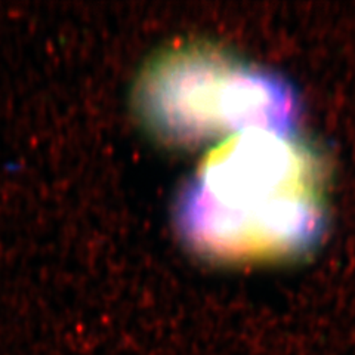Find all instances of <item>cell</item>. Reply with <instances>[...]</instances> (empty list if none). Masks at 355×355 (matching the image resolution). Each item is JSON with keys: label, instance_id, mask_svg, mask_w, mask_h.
I'll return each instance as SVG.
<instances>
[{"label": "cell", "instance_id": "obj_2", "mask_svg": "<svg viewBox=\"0 0 355 355\" xmlns=\"http://www.w3.org/2000/svg\"><path fill=\"white\" fill-rule=\"evenodd\" d=\"M240 67L225 52L203 44L160 53L137 83L142 121L154 135L180 147L231 133V99Z\"/></svg>", "mask_w": 355, "mask_h": 355}, {"label": "cell", "instance_id": "obj_1", "mask_svg": "<svg viewBox=\"0 0 355 355\" xmlns=\"http://www.w3.org/2000/svg\"><path fill=\"white\" fill-rule=\"evenodd\" d=\"M321 164L301 142L268 132L231 135L210 151L178 196L184 241L225 262L299 257L326 228Z\"/></svg>", "mask_w": 355, "mask_h": 355}]
</instances>
